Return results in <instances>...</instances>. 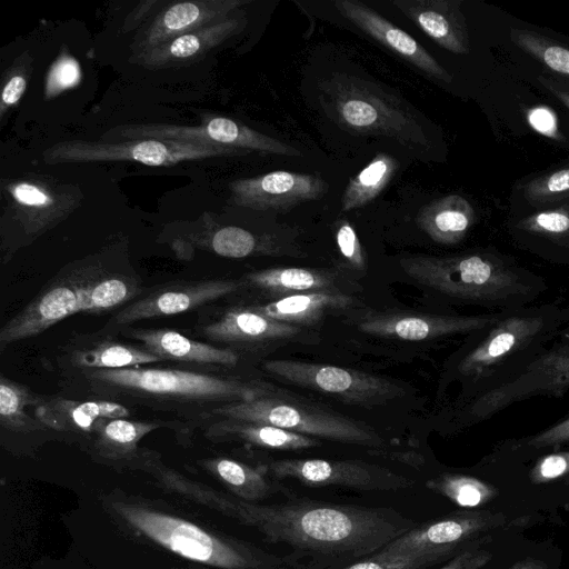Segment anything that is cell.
Here are the masks:
<instances>
[{
	"mask_svg": "<svg viewBox=\"0 0 569 569\" xmlns=\"http://www.w3.org/2000/svg\"><path fill=\"white\" fill-rule=\"evenodd\" d=\"M158 475L164 488L256 529L269 543L288 546L300 565L308 560L307 569L346 567L372 556L416 525L393 508L293 497L262 505L213 490L167 466Z\"/></svg>",
	"mask_w": 569,
	"mask_h": 569,
	"instance_id": "cell-1",
	"label": "cell"
},
{
	"mask_svg": "<svg viewBox=\"0 0 569 569\" xmlns=\"http://www.w3.org/2000/svg\"><path fill=\"white\" fill-rule=\"evenodd\" d=\"M231 368L152 365L60 372L61 395L109 400L174 416L187 430L221 406L247 401L270 388L257 379L221 372Z\"/></svg>",
	"mask_w": 569,
	"mask_h": 569,
	"instance_id": "cell-2",
	"label": "cell"
},
{
	"mask_svg": "<svg viewBox=\"0 0 569 569\" xmlns=\"http://www.w3.org/2000/svg\"><path fill=\"white\" fill-rule=\"evenodd\" d=\"M141 278L100 257L72 262L0 329V349L38 336L78 312L100 315L123 307L143 291Z\"/></svg>",
	"mask_w": 569,
	"mask_h": 569,
	"instance_id": "cell-3",
	"label": "cell"
},
{
	"mask_svg": "<svg viewBox=\"0 0 569 569\" xmlns=\"http://www.w3.org/2000/svg\"><path fill=\"white\" fill-rule=\"evenodd\" d=\"M106 501L111 515L131 532L207 568L306 569L291 555H272L151 502L117 495Z\"/></svg>",
	"mask_w": 569,
	"mask_h": 569,
	"instance_id": "cell-4",
	"label": "cell"
},
{
	"mask_svg": "<svg viewBox=\"0 0 569 569\" xmlns=\"http://www.w3.org/2000/svg\"><path fill=\"white\" fill-rule=\"evenodd\" d=\"M320 92L327 113L349 132L385 136L411 147L428 146L411 109L370 81L335 73L321 84Z\"/></svg>",
	"mask_w": 569,
	"mask_h": 569,
	"instance_id": "cell-5",
	"label": "cell"
},
{
	"mask_svg": "<svg viewBox=\"0 0 569 569\" xmlns=\"http://www.w3.org/2000/svg\"><path fill=\"white\" fill-rule=\"evenodd\" d=\"M213 417L267 423L295 433L348 445L376 448L385 445L383 439L367 425L308 402L274 395L271 390L252 400L221 406L212 410L207 419Z\"/></svg>",
	"mask_w": 569,
	"mask_h": 569,
	"instance_id": "cell-6",
	"label": "cell"
},
{
	"mask_svg": "<svg viewBox=\"0 0 569 569\" xmlns=\"http://www.w3.org/2000/svg\"><path fill=\"white\" fill-rule=\"evenodd\" d=\"M399 263L415 281L457 298L496 301L525 289L519 276L490 254L415 256Z\"/></svg>",
	"mask_w": 569,
	"mask_h": 569,
	"instance_id": "cell-7",
	"label": "cell"
},
{
	"mask_svg": "<svg viewBox=\"0 0 569 569\" xmlns=\"http://www.w3.org/2000/svg\"><path fill=\"white\" fill-rule=\"evenodd\" d=\"M528 522L527 516H510L496 508L457 510L419 525L416 523L377 553L395 556L436 551L453 558L473 546L493 542L499 533Z\"/></svg>",
	"mask_w": 569,
	"mask_h": 569,
	"instance_id": "cell-8",
	"label": "cell"
},
{
	"mask_svg": "<svg viewBox=\"0 0 569 569\" xmlns=\"http://www.w3.org/2000/svg\"><path fill=\"white\" fill-rule=\"evenodd\" d=\"M248 151L207 143L137 140H64L43 152L46 163H80L98 161H134L152 167L172 166L216 157L242 156Z\"/></svg>",
	"mask_w": 569,
	"mask_h": 569,
	"instance_id": "cell-9",
	"label": "cell"
},
{
	"mask_svg": "<svg viewBox=\"0 0 569 569\" xmlns=\"http://www.w3.org/2000/svg\"><path fill=\"white\" fill-rule=\"evenodd\" d=\"M158 139L166 141L207 143L282 156H300L301 152L269 136L256 131L226 117H210L199 126L169 123L120 124L101 134V140Z\"/></svg>",
	"mask_w": 569,
	"mask_h": 569,
	"instance_id": "cell-10",
	"label": "cell"
},
{
	"mask_svg": "<svg viewBox=\"0 0 569 569\" xmlns=\"http://www.w3.org/2000/svg\"><path fill=\"white\" fill-rule=\"evenodd\" d=\"M276 480H296L308 487H340L359 491L411 489L412 478L361 460L278 459L261 465Z\"/></svg>",
	"mask_w": 569,
	"mask_h": 569,
	"instance_id": "cell-11",
	"label": "cell"
},
{
	"mask_svg": "<svg viewBox=\"0 0 569 569\" xmlns=\"http://www.w3.org/2000/svg\"><path fill=\"white\" fill-rule=\"evenodd\" d=\"M263 370L292 385L359 406L380 403L400 392V388L386 378L330 365L273 359L263 363Z\"/></svg>",
	"mask_w": 569,
	"mask_h": 569,
	"instance_id": "cell-12",
	"label": "cell"
},
{
	"mask_svg": "<svg viewBox=\"0 0 569 569\" xmlns=\"http://www.w3.org/2000/svg\"><path fill=\"white\" fill-rule=\"evenodd\" d=\"M242 289H246L242 279L228 278L176 280L156 284L121 307L103 328L116 329L146 319L171 317L204 308Z\"/></svg>",
	"mask_w": 569,
	"mask_h": 569,
	"instance_id": "cell-13",
	"label": "cell"
},
{
	"mask_svg": "<svg viewBox=\"0 0 569 569\" xmlns=\"http://www.w3.org/2000/svg\"><path fill=\"white\" fill-rule=\"evenodd\" d=\"M194 330L207 342L230 348L239 355L240 349L290 339L301 332L300 327L269 318L252 305H231L211 312L202 311Z\"/></svg>",
	"mask_w": 569,
	"mask_h": 569,
	"instance_id": "cell-14",
	"label": "cell"
},
{
	"mask_svg": "<svg viewBox=\"0 0 569 569\" xmlns=\"http://www.w3.org/2000/svg\"><path fill=\"white\" fill-rule=\"evenodd\" d=\"M231 201L254 210H289L300 203L325 197L329 184L316 174L272 171L262 176L238 179L229 184Z\"/></svg>",
	"mask_w": 569,
	"mask_h": 569,
	"instance_id": "cell-15",
	"label": "cell"
},
{
	"mask_svg": "<svg viewBox=\"0 0 569 569\" xmlns=\"http://www.w3.org/2000/svg\"><path fill=\"white\" fill-rule=\"evenodd\" d=\"M569 388V343L532 362L515 379L479 397L470 412L488 418L513 401L538 393L561 396Z\"/></svg>",
	"mask_w": 569,
	"mask_h": 569,
	"instance_id": "cell-16",
	"label": "cell"
},
{
	"mask_svg": "<svg viewBox=\"0 0 569 569\" xmlns=\"http://www.w3.org/2000/svg\"><path fill=\"white\" fill-rule=\"evenodd\" d=\"M118 337L104 328L70 337L56 357L59 371L121 369L162 362L143 346Z\"/></svg>",
	"mask_w": 569,
	"mask_h": 569,
	"instance_id": "cell-17",
	"label": "cell"
},
{
	"mask_svg": "<svg viewBox=\"0 0 569 569\" xmlns=\"http://www.w3.org/2000/svg\"><path fill=\"white\" fill-rule=\"evenodd\" d=\"M247 0H196L169 4L131 44L132 56L141 54L177 37L214 24L247 4Z\"/></svg>",
	"mask_w": 569,
	"mask_h": 569,
	"instance_id": "cell-18",
	"label": "cell"
},
{
	"mask_svg": "<svg viewBox=\"0 0 569 569\" xmlns=\"http://www.w3.org/2000/svg\"><path fill=\"white\" fill-rule=\"evenodd\" d=\"M107 330L143 346L162 362L208 368H233L240 362V355L230 348L196 340L172 329L126 326Z\"/></svg>",
	"mask_w": 569,
	"mask_h": 569,
	"instance_id": "cell-19",
	"label": "cell"
},
{
	"mask_svg": "<svg viewBox=\"0 0 569 569\" xmlns=\"http://www.w3.org/2000/svg\"><path fill=\"white\" fill-rule=\"evenodd\" d=\"M338 11L365 33L440 82H452V76L410 34L399 29L365 3L356 0H337Z\"/></svg>",
	"mask_w": 569,
	"mask_h": 569,
	"instance_id": "cell-20",
	"label": "cell"
},
{
	"mask_svg": "<svg viewBox=\"0 0 569 569\" xmlns=\"http://www.w3.org/2000/svg\"><path fill=\"white\" fill-rule=\"evenodd\" d=\"M495 321V317L373 312L366 315L358 328L372 336L420 341L481 329Z\"/></svg>",
	"mask_w": 569,
	"mask_h": 569,
	"instance_id": "cell-21",
	"label": "cell"
},
{
	"mask_svg": "<svg viewBox=\"0 0 569 569\" xmlns=\"http://www.w3.org/2000/svg\"><path fill=\"white\" fill-rule=\"evenodd\" d=\"M34 415L52 431L86 448L99 419L130 418L134 412L119 402L76 399L59 393L46 395L43 401L34 408Z\"/></svg>",
	"mask_w": 569,
	"mask_h": 569,
	"instance_id": "cell-22",
	"label": "cell"
},
{
	"mask_svg": "<svg viewBox=\"0 0 569 569\" xmlns=\"http://www.w3.org/2000/svg\"><path fill=\"white\" fill-rule=\"evenodd\" d=\"M159 428L186 431L187 423L179 419L101 418L96 422L84 449L99 461L133 467L138 465L142 451L138 442Z\"/></svg>",
	"mask_w": 569,
	"mask_h": 569,
	"instance_id": "cell-23",
	"label": "cell"
},
{
	"mask_svg": "<svg viewBox=\"0 0 569 569\" xmlns=\"http://www.w3.org/2000/svg\"><path fill=\"white\" fill-rule=\"evenodd\" d=\"M460 0H395L393 4L439 47L456 53L470 51Z\"/></svg>",
	"mask_w": 569,
	"mask_h": 569,
	"instance_id": "cell-24",
	"label": "cell"
},
{
	"mask_svg": "<svg viewBox=\"0 0 569 569\" xmlns=\"http://www.w3.org/2000/svg\"><path fill=\"white\" fill-rule=\"evenodd\" d=\"M244 23V18L230 16L220 22L177 37L141 54L132 56L131 60L151 69L194 62L231 36L239 33Z\"/></svg>",
	"mask_w": 569,
	"mask_h": 569,
	"instance_id": "cell-25",
	"label": "cell"
},
{
	"mask_svg": "<svg viewBox=\"0 0 569 569\" xmlns=\"http://www.w3.org/2000/svg\"><path fill=\"white\" fill-rule=\"evenodd\" d=\"M203 437L216 443L241 442L270 450H303L321 446L317 438L295 433L267 423L213 417L194 425Z\"/></svg>",
	"mask_w": 569,
	"mask_h": 569,
	"instance_id": "cell-26",
	"label": "cell"
},
{
	"mask_svg": "<svg viewBox=\"0 0 569 569\" xmlns=\"http://www.w3.org/2000/svg\"><path fill=\"white\" fill-rule=\"evenodd\" d=\"M543 325L542 318L536 316H515L502 320L463 358L460 371L470 376L483 373L528 343Z\"/></svg>",
	"mask_w": 569,
	"mask_h": 569,
	"instance_id": "cell-27",
	"label": "cell"
},
{
	"mask_svg": "<svg viewBox=\"0 0 569 569\" xmlns=\"http://www.w3.org/2000/svg\"><path fill=\"white\" fill-rule=\"evenodd\" d=\"M242 280L267 298L276 300L308 292H342L338 272L329 269L278 267L248 272Z\"/></svg>",
	"mask_w": 569,
	"mask_h": 569,
	"instance_id": "cell-28",
	"label": "cell"
},
{
	"mask_svg": "<svg viewBox=\"0 0 569 569\" xmlns=\"http://www.w3.org/2000/svg\"><path fill=\"white\" fill-rule=\"evenodd\" d=\"M198 463L243 501L259 503L274 495L291 497L289 489L268 476L261 465L252 467L226 457L202 459Z\"/></svg>",
	"mask_w": 569,
	"mask_h": 569,
	"instance_id": "cell-29",
	"label": "cell"
},
{
	"mask_svg": "<svg viewBox=\"0 0 569 569\" xmlns=\"http://www.w3.org/2000/svg\"><path fill=\"white\" fill-rule=\"evenodd\" d=\"M355 302V297L345 292H308L252 307L269 318L299 327L317 323L326 315L351 308Z\"/></svg>",
	"mask_w": 569,
	"mask_h": 569,
	"instance_id": "cell-30",
	"label": "cell"
},
{
	"mask_svg": "<svg viewBox=\"0 0 569 569\" xmlns=\"http://www.w3.org/2000/svg\"><path fill=\"white\" fill-rule=\"evenodd\" d=\"M475 218V210L467 199L448 194L421 208L417 223L433 241L455 244L465 238Z\"/></svg>",
	"mask_w": 569,
	"mask_h": 569,
	"instance_id": "cell-31",
	"label": "cell"
},
{
	"mask_svg": "<svg viewBox=\"0 0 569 569\" xmlns=\"http://www.w3.org/2000/svg\"><path fill=\"white\" fill-rule=\"evenodd\" d=\"M46 395L33 392L28 386L4 375L0 376V427L3 431L19 435L52 431L28 408L34 409Z\"/></svg>",
	"mask_w": 569,
	"mask_h": 569,
	"instance_id": "cell-32",
	"label": "cell"
},
{
	"mask_svg": "<svg viewBox=\"0 0 569 569\" xmlns=\"http://www.w3.org/2000/svg\"><path fill=\"white\" fill-rule=\"evenodd\" d=\"M426 487L463 509H483L500 497L499 489L477 477L442 472L426 481Z\"/></svg>",
	"mask_w": 569,
	"mask_h": 569,
	"instance_id": "cell-33",
	"label": "cell"
},
{
	"mask_svg": "<svg viewBox=\"0 0 569 569\" xmlns=\"http://www.w3.org/2000/svg\"><path fill=\"white\" fill-rule=\"evenodd\" d=\"M398 161L388 153H378L352 177L341 197V211L363 207L376 199L398 170Z\"/></svg>",
	"mask_w": 569,
	"mask_h": 569,
	"instance_id": "cell-34",
	"label": "cell"
},
{
	"mask_svg": "<svg viewBox=\"0 0 569 569\" xmlns=\"http://www.w3.org/2000/svg\"><path fill=\"white\" fill-rule=\"evenodd\" d=\"M16 203L24 213L22 227L27 236H38L50 227L60 211L51 209L53 197L43 188L31 182H18L9 188Z\"/></svg>",
	"mask_w": 569,
	"mask_h": 569,
	"instance_id": "cell-35",
	"label": "cell"
},
{
	"mask_svg": "<svg viewBox=\"0 0 569 569\" xmlns=\"http://www.w3.org/2000/svg\"><path fill=\"white\" fill-rule=\"evenodd\" d=\"M510 40L553 74L569 79V47L530 29L511 28Z\"/></svg>",
	"mask_w": 569,
	"mask_h": 569,
	"instance_id": "cell-36",
	"label": "cell"
},
{
	"mask_svg": "<svg viewBox=\"0 0 569 569\" xmlns=\"http://www.w3.org/2000/svg\"><path fill=\"white\" fill-rule=\"evenodd\" d=\"M526 201L542 208L569 201V163L527 180L520 187Z\"/></svg>",
	"mask_w": 569,
	"mask_h": 569,
	"instance_id": "cell-37",
	"label": "cell"
},
{
	"mask_svg": "<svg viewBox=\"0 0 569 569\" xmlns=\"http://www.w3.org/2000/svg\"><path fill=\"white\" fill-rule=\"evenodd\" d=\"M208 248L227 258H244L257 253L273 252L274 246L239 227L228 226L216 230L207 240Z\"/></svg>",
	"mask_w": 569,
	"mask_h": 569,
	"instance_id": "cell-38",
	"label": "cell"
},
{
	"mask_svg": "<svg viewBox=\"0 0 569 569\" xmlns=\"http://www.w3.org/2000/svg\"><path fill=\"white\" fill-rule=\"evenodd\" d=\"M516 228L569 246V201L536 211L520 219Z\"/></svg>",
	"mask_w": 569,
	"mask_h": 569,
	"instance_id": "cell-39",
	"label": "cell"
},
{
	"mask_svg": "<svg viewBox=\"0 0 569 569\" xmlns=\"http://www.w3.org/2000/svg\"><path fill=\"white\" fill-rule=\"evenodd\" d=\"M450 559L451 557L447 553L436 551L395 556H385L376 552L340 569H427Z\"/></svg>",
	"mask_w": 569,
	"mask_h": 569,
	"instance_id": "cell-40",
	"label": "cell"
},
{
	"mask_svg": "<svg viewBox=\"0 0 569 569\" xmlns=\"http://www.w3.org/2000/svg\"><path fill=\"white\" fill-rule=\"evenodd\" d=\"M569 478V451L553 452L541 457L529 471L533 486L550 485Z\"/></svg>",
	"mask_w": 569,
	"mask_h": 569,
	"instance_id": "cell-41",
	"label": "cell"
},
{
	"mask_svg": "<svg viewBox=\"0 0 569 569\" xmlns=\"http://www.w3.org/2000/svg\"><path fill=\"white\" fill-rule=\"evenodd\" d=\"M78 62L70 56H61L50 68L46 81V97L51 98L74 87L80 80Z\"/></svg>",
	"mask_w": 569,
	"mask_h": 569,
	"instance_id": "cell-42",
	"label": "cell"
},
{
	"mask_svg": "<svg viewBox=\"0 0 569 569\" xmlns=\"http://www.w3.org/2000/svg\"><path fill=\"white\" fill-rule=\"evenodd\" d=\"M336 242L341 256L351 268L366 269V256L361 242L353 227L347 220H339L336 223Z\"/></svg>",
	"mask_w": 569,
	"mask_h": 569,
	"instance_id": "cell-43",
	"label": "cell"
},
{
	"mask_svg": "<svg viewBox=\"0 0 569 569\" xmlns=\"http://www.w3.org/2000/svg\"><path fill=\"white\" fill-rule=\"evenodd\" d=\"M493 542L480 543L463 550L438 569H482L495 557V551L489 548Z\"/></svg>",
	"mask_w": 569,
	"mask_h": 569,
	"instance_id": "cell-44",
	"label": "cell"
},
{
	"mask_svg": "<svg viewBox=\"0 0 569 569\" xmlns=\"http://www.w3.org/2000/svg\"><path fill=\"white\" fill-rule=\"evenodd\" d=\"M566 442H569V418L526 439L522 447L539 450L548 447H557Z\"/></svg>",
	"mask_w": 569,
	"mask_h": 569,
	"instance_id": "cell-45",
	"label": "cell"
},
{
	"mask_svg": "<svg viewBox=\"0 0 569 569\" xmlns=\"http://www.w3.org/2000/svg\"><path fill=\"white\" fill-rule=\"evenodd\" d=\"M508 569H560L559 551H531L513 561Z\"/></svg>",
	"mask_w": 569,
	"mask_h": 569,
	"instance_id": "cell-46",
	"label": "cell"
},
{
	"mask_svg": "<svg viewBox=\"0 0 569 569\" xmlns=\"http://www.w3.org/2000/svg\"><path fill=\"white\" fill-rule=\"evenodd\" d=\"M530 126L541 134L558 138L559 131L555 113L546 106L533 107L527 112Z\"/></svg>",
	"mask_w": 569,
	"mask_h": 569,
	"instance_id": "cell-47",
	"label": "cell"
},
{
	"mask_svg": "<svg viewBox=\"0 0 569 569\" xmlns=\"http://www.w3.org/2000/svg\"><path fill=\"white\" fill-rule=\"evenodd\" d=\"M537 81L569 110V79L552 73L538 76Z\"/></svg>",
	"mask_w": 569,
	"mask_h": 569,
	"instance_id": "cell-48",
	"label": "cell"
},
{
	"mask_svg": "<svg viewBox=\"0 0 569 569\" xmlns=\"http://www.w3.org/2000/svg\"><path fill=\"white\" fill-rule=\"evenodd\" d=\"M27 88V80L22 74L11 76L3 86L1 94V114L8 107L16 104Z\"/></svg>",
	"mask_w": 569,
	"mask_h": 569,
	"instance_id": "cell-49",
	"label": "cell"
},
{
	"mask_svg": "<svg viewBox=\"0 0 569 569\" xmlns=\"http://www.w3.org/2000/svg\"><path fill=\"white\" fill-rule=\"evenodd\" d=\"M565 486L569 487V479L566 480V482L563 483Z\"/></svg>",
	"mask_w": 569,
	"mask_h": 569,
	"instance_id": "cell-50",
	"label": "cell"
}]
</instances>
